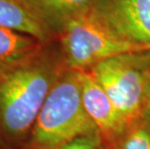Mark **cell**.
I'll use <instances>...</instances> for the list:
<instances>
[{"instance_id": "obj_11", "label": "cell", "mask_w": 150, "mask_h": 149, "mask_svg": "<svg viewBox=\"0 0 150 149\" xmlns=\"http://www.w3.org/2000/svg\"><path fill=\"white\" fill-rule=\"evenodd\" d=\"M104 144L101 135L97 134L81 136L66 142L57 149H102Z\"/></svg>"}, {"instance_id": "obj_13", "label": "cell", "mask_w": 150, "mask_h": 149, "mask_svg": "<svg viewBox=\"0 0 150 149\" xmlns=\"http://www.w3.org/2000/svg\"><path fill=\"white\" fill-rule=\"evenodd\" d=\"M0 149H14V148H12L10 145H8L6 142H4L0 138Z\"/></svg>"}, {"instance_id": "obj_9", "label": "cell", "mask_w": 150, "mask_h": 149, "mask_svg": "<svg viewBox=\"0 0 150 149\" xmlns=\"http://www.w3.org/2000/svg\"><path fill=\"white\" fill-rule=\"evenodd\" d=\"M42 45L32 36L0 27V76L23 61Z\"/></svg>"}, {"instance_id": "obj_10", "label": "cell", "mask_w": 150, "mask_h": 149, "mask_svg": "<svg viewBox=\"0 0 150 149\" xmlns=\"http://www.w3.org/2000/svg\"><path fill=\"white\" fill-rule=\"evenodd\" d=\"M111 149H150V117L130 124Z\"/></svg>"}, {"instance_id": "obj_8", "label": "cell", "mask_w": 150, "mask_h": 149, "mask_svg": "<svg viewBox=\"0 0 150 149\" xmlns=\"http://www.w3.org/2000/svg\"><path fill=\"white\" fill-rule=\"evenodd\" d=\"M0 27L27 34L43 44L56 38L38 20L25 0H0Z\"/></svg>"}, {"instance_id": "obj_12", "label": "cell", "mask_w": 150, "mask_h": 149, "mask_svg": "<svg viewBox=\"0 0 150 149\" xmlns=\"http://www.w3.org/2000/svg\"><path fill=\"white\" fill-rule=\"evenodd\" d=\"M143 116L150 117V85H149V89H148V93H147V98H146V103H145Z\"/></svg>"}, {"instance_id": "obj_7", "label": "cell", "mask_w": 150, "mask_h": 149, "mask_svg": "<svg viewBox=\"0 0 150 149\" xmlns=\"http://www.w3.org/2000/svg\"><path fill=\"white\" fill-rule=\"evenodd\" d=\"M44 26L57 37L76 18L90 13L96 0H25Z\"/></svg>"}, {"instance_id": "obj_6", "label": "cell", "mask_w": 150, "mask_h": 149, "mask_svg": "<svg viewBox=\"0 0 150 149\" xmlns=\"http://www.w3.org/2000/svg\"><path fill=\"white\" fill-rule=\"evenodd\" d=\"M79 72L84 109L96 125L104 143L112 148L128 128V122L91 73Z\"/></svg>"}, {"instance_id": "obj_14", "label": "cell", "mask_w": 150, "mask_h": 149, "mask_svg": "<svg viewBox=\"0 0 150 149\" xmlns=\"http://www.w3.org/2000/svg\"><path fill=\"white\" fill-rule=\"evenodd\" d=\"M102 149H111L110 146H108V145H106V144H103V146H102Z\"/></svg>"}, {"instance_id": "obj_1", "label": "cell", "mask_w": 150, "mask_h": 149, "mask_svg": "<svg viewBox=\"0 0 150 149\" xmlns=\"http://www.w3.org/2000/svg\"><path fill=\"white\" fill-rule=\"evenodd\" d=\"M67 68L57 38L0 76V138L20 149Z\"/></svg>"}, {"instance_id": "obj_4", "label": "cell", "mask_w": 150, "mask_h": 149, "mask_svg": "<svg viewBox=\"0 0 150 149\" xmlns=\"http://www.w3.org/2000/svg\"><path fill=\"white\" fill-rule=\"evenodd\" d=\"M68 69L88 71L108 58L130 52L150 49L116 37L90 14L72 21L56 37Z\"/></svg>"}, {"instance_id": "obj_3", "label": "cell", "mask_w": 150, "mask_h": 149, "mask_svg": "<svg viewBox=\"0 0 150 149\" xmlns=\"http://www.w3.org/2000/svg\"><path fill=\"white\" fill-rule=\"evenodd\" d=\"M88 71L129 125L143 117L150 85V49L113 56Z\"/></svg>"}, {"instance_id": "obj_2", "label": "cell", "mask_w": 150, "mask_h": 149, "mask_svg": "<svg viewBox=\"0 0 150 149\" xmlns=\"http://www.w3.org/2000/svg\"><path fill=\"white\" fill-rule=\"evenodd\" d=\"M97 133L82 103L79 72L66 69L47 97L20 149H57L78 137Z\"/></svg>"}, {"instance_id": "obj_5", "label": "cell", "mask_w": 150, "mask_h": 149, "mask_svg": "<svg viewBox=\"0 0 150 149\" xmlns=\"http://www.w3.org/2000/svg\"><path fill=\"white\" fill-rule=\"evenodd\" d=\"M89 14L120 39L150 46V0H96Z\"/></svg>"}]
</instances>
